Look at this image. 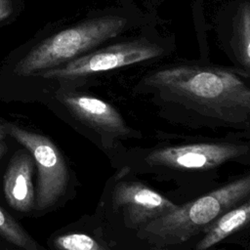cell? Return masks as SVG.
<instances>
[{
    "label": "cell",
    "mask_w": 250,
    "mask_h": 250,
    "mask_svg": "<svg viewBox=\"0 0 250 250\" xmlns=\"http://www.w3.org/2000/svg\"><path fill=\"white\" fill-rule=\"evenodd\" d=\"M33 158L28 151H18L4 175L3 189L8 204L20 212H28L35 205L32 184Z\"/></svg>",
    "instance_id": "9"
},
{
    "label": "cell",
    "mask_w": 250,
    "mask_h": 250,
    "mask_svg": "<svg viewBox=\"0 0 250 250\" xmlns=\"http://www.w3.org/2000/svg\"><path fill=\"white\" fill-rule=\"evenodd\" d=\"M13 12L11 0H0V21L7 19Z\"/></svg>",
    "instance_id": "14"
},
{
    "label": "cell",
    "mask_w": 250,
    "mask_h": 250,
    "mask_svg": "<svg viewBox=\"0 0 250 250\" xmlns=\"http://www.w3.org/2000/svg\"><path fill=\"white\" fill-rule=\"evenodd\" d=\"M163 49L148 40L118 42L95 49L62 65L39 73L44 78L77 79L92 74L144 62L162 56Z\"/></svg>",
    "instance_id": "5"
},
{
    "label": "cell",
    "mask_w": 250,
    "mask_h": 250,
    "mask_svg": "<svg viewBox=\"0 0 250 250\" xmlns=\"http://www.w3.org/2000/svg\"><path fill=\"white\" fill-rule=\"evenodd\" d=\"M7 135L23 146L35 162L38 177L35 207L47 209L64 194L69 175L66 163L57 146L46 136L28 131L12 123H4Z\"/></svg>",
    "instance_id": "4"
},
{
    "label": "cell",
    "mask_w": 250,
    "mask_h": 250,
    "mask_svg": "<svg viewBox=\"0 0 250 250\" xmlns=\"http://www.w3.org/2000/svg\"><path fill=\"white\" fill-rule=\"evenodd\" d=\"M59 100L72 116L100 135L122 139L131 135L119 111L104 100L73 92L61 93Z\"/></svg>",
    "instance_id": "8"
},
{
    "label": "cell",
    "mask_w": 250,
    "mask_h": 250,
    "mask_svg": "<svg viewBox=\"0 0 250 250\" xmlns=\"http://www.w3.org/2000/svg\"><path fill=\"white\" fill-rule=\"evenodd\" d=\"M232 46L237 60L246 70L250 64V5L244 0L237 6L232 24Z\"/></svg>",
    "instance_id": "11"
},
{
    "label": "cell",
    "mask_w": 250,
    "mask_h": 250,
    "mask_svg": "<svg viewBox=\"0 0 250 250\" xmlns=\"http://www.w3.org/2000/svg\"><path fill=\"white\" fill-rule=\"evenodd\" d=\"M250 217V203L246 200L235 208H230L205 230L206 234L197 243L196 250H208L231 233L239 230L248 224Z\"/></svg>",
    "instance_id": "10"
},
{
    "label": "cell",
    "mask_w": 250,
    "mask_h": 250,
    "mask_svg": "<svg viewBox=\"0 0 250 250\" xmlns=\"http://www.w3.org/2000/svg\"><path fill=\"white\" fill-rule=\"evenodd\" d=\"M7 132L5 130V127H4V124H0V142L1 141H5L6 137H7Z\"/></svg>",
    "instance_id": "16"
},
{
    "label": "cell",
    "mask_w": 250,
    "mask_h": 250,
    "mask_svg": "<svg viewBox=\"0 0 250 250\" xmlns=\"http://www.w3.org/2000/svg\"><path fill=\"white\" fill-rule=\"evenodd\" d=\"M7 150H8V146H7L6 143H5V141H1V142H0V158H1L3 155H5V153L7 152Z\"/></svg>",
    "instance_id": "15"
},
{
    "label": "cell",
    "mask_w": 250,
    "mask_h": 250,
    "mask_svg": "<svg viewBox=\"0 0 250 250\" xmlns=\"http://www.w3.org/2000/svg\"><path fill=\"white\" fill-rule=\"evenodd\" d=\"M248 150L245 144L201 143L154 149L146 161L151 166L175 170H208L234 160Z\"/></svg>",
    "instance_id": "6"
},
{
    "label": "cell",
    "mask_w": 250,
    "mask_h": 250,
    "mask_svg": "<svg viewBox=\"0 0 250 250\" xmlns=\"http://www.w3.org/2000/svg\"><path fill=\"white\" fill-rule=\"evenodd\" d=\"M58 250H105L95 238L85 233H66L56 237Z\"/></svg>",
    "instance_id": "13"
},
{
    "label": "cell",
    "mask_w": 250,
    "mask_h": 250,
    "mask_svg": "<svg viewBox=\"0 0 250 250\" xmlns=\"http://www.w3.org/2000/svg\"><path fill=\"white\" fill-rule=\"evenodd\" d=\"M143 83L163 99L227 125L248 120L250 89L232 70L180 64L158 69Z\"/></svg>",
    "instance_id": "1"
},
{
    "label": "cell",
    "mask_w": 250,
    "mask_h": 250,
    "mask_svg": "<svg viewBox=\"0 0 250 250\" xmlns=\"http://www.w3.org/2000/svg\"><path fill=\"white\" fill-rule=\"evenodd\" d=\"M127 25L128 21L118 15L84 20L40 42L18 62L15 71L31 75L62 65L118 36Z\"/></svg>",
    "instance_id": "2"
},
{
    "label": "cell",
    "mask_w": 250,
    "mask_h": 250,
    "mask_svg": "<svg viewBox=\"0 0 250 250\" xmlns=\"http://www.w3.org/2000/svg\"><path fill=\"white\" fill-rule=\"evenodd\" d=\"M250 177L244 176L230 182L194 201L178 206L144 227V230L167 243L190 239L205 230L221 215L247 199Z\"/></svg>",
    "instance_id": "3"
},
{
    "label": "cell",
    "mask_w": 250,
    "mask_h": 250,
    "mask_svg": "<svg viewBox=\"0 0 250 250\" xmlns=\"http://www.w3.org/2000/svg\"><path fill=\"white\" fill-rule=\"evenodd\" d=\"M114 209L122 210L132 227L147 223L175 210L178 205L139 182H119L112 191Z\"/></svg>",
    "instance_id": "7"
},
{
    "label": "cell",
    "mask_w": 250,
    "mask_h": 250,
    "mask_svg": "<svg viewBox=\"0 0 250 250\" xmlns=\"http://www.w3.org/2000/svg\"><path fill=\"white\" fill-rule=\"evenodd\" d=\"M0 235L21 250H45L4 209L0 207Z\"/></svg>",
    "instance_id": "12"
}]
</instances>
